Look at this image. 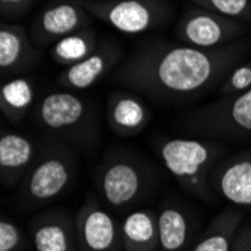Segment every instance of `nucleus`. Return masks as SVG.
Segmentation results:
<instances>
[{
  "label": "nucleus",
  "instance_id": "nucleus-1",
  "mask_svg": "<svg viewBox=\"0 0 251 251\" xmlns=\"http://www.w3.org/2000/svg\"><path fill=\"white\" fill-rule=\"evenodd\" d=\"M251 51V39L217 49L149 39L139 44L116 71L115 80L159 104L193 102L211 94Z\"/></svg>",
  "mask_w": 251,
  "mask_h": 251
},
{
  "label": "nucleus",
  "instance_id": "nucleus-2",
  "mask_svg": "<svg viewBox=\"0 0 251 251\" xmlns=\"http://www.w3.org/2000/svg\"><path fill=\"white\" fill-rule=\"evenodd\" d=\"M153 146L163 166L187 193L208 203L217 199L209 175L226 153L224 145L200 137L159 135Z\"/></svg>",
  "mask_w": 251,
  "mask_h": 251
},
{
  "label": "nucleus",
  "instance_id": "nucleus-3",
  "mask_svg": "<svg viewBox=\"0 0 251 251\" xmlns=\"http://www.w3.org/2000/svg\"><path fill=\"white\" fill-rule=\"evenodd\" d=\"M153 177L146 159L124 148L107 152L94 173L100 201L113 211H125L143 201L153 188Z\"/></svg>",
  "mask_w": 251,
  "mask_h": 251
},
{
  "label": "nucleus",
  "instance_id": "nucleus-4",
  "mask_svg": "<svg viewBox=\"0 0 251 251\" xmlns=\"http://www.w3.org/2000/svg\"><path fill=\"white\" fill-rule=\"evenodd\" d=\"M77 176V158L65 140L41 146L36 161L18 187V199L27 208L49 204L71 188Z\"/></svg>",
  "mask_w": 251,
  "mask_h": 251
},
{
  "label": "nucleus",
  "instance_id": "nucleus-5",
  "mask_svg": "<svg viewBox=\"0 0 251 251\" xmlns=\"http://www.w3.org/2000/svg\"><path fill=\"white\" fill-rule=\"evenodd\" d=\"M176 128L200 139H248L251 137V89L185 113Z\"/></svg>",
  "mask_w": 251,
  "mask_h": 251
},
{
  "label": "nucleus",
  "instance_id": "nucleus-6",
  "mask_svg": "<svg viewBox=\"0 0 251 251\" xmlns=\"http://www.w3.org/2000/svg\"><path fill=\"white\" fill-rule=\"evenodd\" d=\"M33 115L41 128L62 140H71L81 146L97 139L95 113L87 101L73 90L65 89L47 94L36 104Z\"/></svg>",
  "mask_w": 251,
  "mask_h": 251
},
{
  "label": "nucleus",
  "instance_id": "nucleus-7",
  "mask_svg": "<svg viewBox=\"0 0 251 251\" xmlns=\"http://www.w3.org/2000/svg\"><path fill=\"white\" fill-rule=\"evenodd\" d=\"M94 18L125 35L156 29L172 14L169 0H78Z\"/></svg>",
  "mask_w": 251,
  "mask_h": 251
},
{
  "label": "nucleus",
  "instance_id": "nucleus-8",
  "mask_svg": "<svg viewBox=\"0 0 251 251\" xmlns=\"http://www.w3.org/2000/svg\"><path fill=\"white\" fill-rule=\"evenodd\" d=\"M248 32L250 25L247 23L196 6L180 15L173 33L180 44L197 49H217L242 39Z\"/></svg>",
  "mask_w": 251,
  "mask_h": 251
},
{
  "label": "nucleus",
  "instance_id": "nucleus-9",
  "mask_svg": "<svg viewBox=\"0 0 251 251\" xmlns=\"http://www.w3.org/2000/svg\"><path fill=\"white\" fill-rule=\"evenodd\" d=\"M75 238L77 251H124L121 224L90 193L75 212Z\"/></svg>",
  "mask_w": 251,
  "mask_h": 251
},
{
  "label": "nucleus",
  "instance_id": "nucleus-10",
  "mask_svg": "<svg viewBox=\"0 0 251 251\" xmlns=\"http://www.w3.org/2000/svg\"><path fill=\"white\" fill-rule=\"evenodd\" d=\"M94 17L78 0H56L42 8L30 23V38L38 47H53L65 36L92 27Z\"/></svg>",
  "mask_w": 251,
  "mask_h": 251
},
{
  "label": "nucleus",
  "instance_id": "nucleus-11",
  "mask_svg": "<svg viewBox=\"0 0 251 251\" xmlns=\"http://www.w3.org/2000/svg\"><path fill=\"white\" fill-rule=\"evenodd\" d=\"M209 185L215 197L251 211V146L221 158L209 175Z\"/></svg>",
  "mask_w": 251,
  "mask_h": 251
},
{
  "label": "nucleus",
  "instance_id": "nucleus-12",
  "mask_svg": "<svg viewBox=\"0 0 251 251\" xmlns=\"http://www.w3.org/2000/svg\"><path fill=\"white\" fill-rule=\"evenodd\" d=\"M121 57L122 49L119 45L110 38L102 39L89 57L65 68L57 77V83L66 90L81 92L102 80L119 63Z\"/></svg>",
  "mask_w": 251,
  "mask_h": 251
},
{
  "label": "nucleus",
  "instance_id": "nucleus-13",
  "mask_svg": "<svg viewBox=\"0 0 251 251\" xmlns=\"http://www.w3.org/2000/svg\"><path fill=\"white\" fill-rule=\"evenodd\" d=\"M29 233L36 251H77L75 215L66 209H51L35 215Z\"/></svg>",
  "mask_w": 251,
  "mask_h": 251
},
{
  "label": "nucleus",
  "instance_id": "nucleus-14",
  "mask_svg": "<svg viewBox=\"0 0 251 251\" xmlns=\"http://www.w3.org/2000/svg\"><path fill=\"white\" fill-rule=\"evenodd\" d=\"M41 148L30 137L3 129L0 135V180L5 188L20 187L33 167Z\"/></svg>",
  "mask_w": 251,
  "mask_h": 251
},
{
  "label": "nucleus",
  "instance_id": "nucleus-15",
  "mask_svg": "<svg viewBox=\"0 0 251 251\" xmlns=\"http://www.w3.org/2000/svg\"><path fill=\"white\" fill-rule=\"evenodd\" d=\"M108 128L121 137H132L145 131L152 113L145 100L129 90H115L107 98Z\"/></svg>",
  "mask_w": 251,
  "mask_h": 251
},
{
  "label": "nucleus",
  "instance_id": "nucleus-16",
  "mask_svg": "<svg viewBox=\"0 0 251 251\" xmlns=\"http://www.w3.org/2000/svg\"><path fill=\"white\" fill-rule=\"evenodd\" d=\"M41 54L29 32L15 23L3 21L0 26V71L2 77L21 74L36 65Z\"/></svg>",
  "mask_w": 251,
  "mask_h": 251
},
{
  "label": "nucleus",
  "instance_id": "nucleus-17",
  "mask_svg": "<svg viewBox=\"0 0 251 251\" xmlns=\"http://www.w3.org/2000/svg\"><path fill=\"white\" fill-rule=\"evenodd\" d=\"M158 251H187L191 241V220L175 200H164L158 208Z\"/></svg>",
  "mask_w": 251,
  "mask_h": 251
},
{
  "label": "nucleus",
  "instance_id": "nucleus-18",
  "mask_svg": "<svg viewBox=\"0 0 251 251\" xmlns=\"http://www.w3.org/2000/svg\"><path fill=\"white\" fill-rule=\"evenodd\" d=\"M244 220V211L239 208L229 206L221 209L193 244L191 251H232Z\"/></svg>",
  "mask_w": 251,
  "mask_h": 251
},
{
  "label": "nucleus",
  "instance_id": "nucleus-19",
  "mask_svg": "<svg viewBox=\"0 0 251 251\" xmlns=\"http://www.w3.org/2000/svg\"><path fill=\"white\" fill-rule=\"evenodd\" d=\"M124 251H158V212L137 209L121 223Z\"/></svg>",
  "mask_w": 251,
  "mask_h": 251
},
{
  "label": "nucleus",
  "instance_id": "nucleus-20",
  "mask_svg": "<svg viewBox=\"0 0 251 251\" xmlns=\"http://www.w3.org/2000/svg\"><path fill=\"white\" fill-rule=\"evenodd\" d=\"M35 83L26 77L6 80L0 89V110L3 118L17 125L29 115L35 104Z\"/></svg>",
  "mask_w": 251,
  "mask_h": 251
},
{
  "label": "nucleus",
  "instance_id": "nucleus-21",
  "mask_svg": "<svg viewBox=\"0 0 251 251\" xmlns=\"http://www.w3.org/2000/svg\"><path fill=\"white\" fill-rule=\"evenodd\" d=\"M100 42L101 39L97 29L86 27L57 41L51 47L50 56L54 63L68 68L89 57L98 49Z\"/></svg>",
  "mask_w": 251,
  "mask_h": 251
},
{
  "label": "nucleus",
  "instance_id": "nucleus-22",
  "mask_svg": "<svg viewBox=\"0 0 251 251\" xmlns=\"http://www.w3.org/2000/svg\"><path fill=\"white\" fill-rule=\"evenodd\" d=\"M194 6L251 25V0H190Z\"/></svg>",
  "mask_w": 251,
  "mask_h": 251
},
{
  "label": "nucleus",
  "instance_id": "nucleus-23",
  "mask_svg": "<svg viewBox=\"0 0 251 251\" xmlns=\"http://www.w3.org/2000/svg\"><path fill=\"white\" fill-rule=\"evenodd\" d=\"M248 89H251V60H244L226 75L217 90L220 98H223L245 92Z\"/></svg>",
  "mask_w": 251,
  "mask_h": 251
},
{
  "label": "nucleus",
  "instance_id": "nucleus-24",
  "mask_svg": "<svg viewBox=\"0 0 251 251\" xmlns=\"http://www.w3.org/2000/svg\"><path fill=\"white\" fill-rule=\"evenodd\" d=\"M26 239L17 223L5 212L0 217V251H25Z\"/></svg>",
  "mask_w": 251,
  "mask_h": 251
},
{
  "label": "nucleus",
  "instance_id": "nucleus-25",
  "mask_svg": "<svg viewBox=\"0 0 251 251\" xmlns=\"http://www.w3.org/2000/svg\"><path fill=\"white\" fill-rule=\"evenodd\" d=\"M35 0H0V14L2 18L9 23V20H17L25 15Z\"/></svg>",
  "mask_w": 251,
  "mask_h": 251
},
{
  "label": "nucleus",
  "instance_id": "nucleus-26",
  "mask_svg": "<svg viewBox=\"0 0 251 251\" xmlns=\"http://www.w3.org/2000/svg\"><path fill=\"white\" fill-rule=\"evenodd\" d=\"M232 251H251V220H244L236 233Z\"/></svg>",
  "mask_w": 251,
  "mask_h": 251
}]
</instances>
